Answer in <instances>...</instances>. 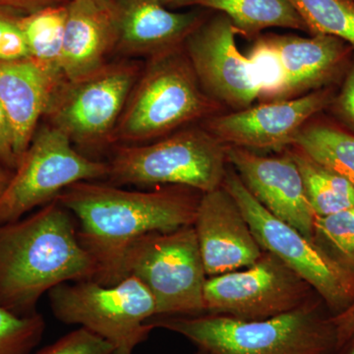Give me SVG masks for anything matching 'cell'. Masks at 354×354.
<instances>
[{
	"instance_id": "cell-1",
	"label": "cell",
	"mask_w": 354,
	"mask_h": 354,
	"mask_svg": "<svg viewBox=\"0 0 354 354\" xmlns=\"http://www.w3.org/2000/svg\"><path fill=\"white\" fill-rule=\"evenodd\" d=\"M201 195L181 186L139 191L81 181L57 200L78 223L79 241L97 267L94 281L113 286L124 279L123 258L130 244L151 232L193 225Z\"/></svg>"
},
{
	"instance_id": "cell-2",
	"label": "cell",
	"mask_w": 354,
	"mask_h": 354,
	"mask_svg": "<svg viewBox=\"0 0 354 354\" xmlns=\"http://www.w3.org/2000/svg\"><path fill=\"white\" fill-rule=\"evenodd\" d=\"M95 274L94 260L79 241L75 218L57 199L0 225V307L34 315L41 298L55 286Z\"/></svg>"
},
{
	"instance_id": "cell-3",
	"label": "cell",
	"mask_w": 354,
	"mask_h": 354,
	"mask_svg": "<svg viewBox=\"0 0 354 354\" xmlns=\"http://www.w3.org/2000/svg\"><path fill=\"white\" fill-rule=\"evenodd\" d=\"M322 304L312 298L293 311L261 320L203 313L160 317L148 323L213 354H332L337 330Z\"/></svg>"
},
{
	"instance_id": "cell-4",
	"label": "cell",
	"mask_w": 354,
	"mask_h": 354,
	"mask_svg": "<svg viewBox=\"0 0 354 354\" xmlns=\"http://www.w3.org/2000/svg\"><path fill=\"white\" fill-rule=\"evenodd\" d=\"M221 109L203 90L183 44L150 58L132 88L113 143H149Z\"/></svg>"
},
{
	"instance_id": "cell-5",
	"label": "cell",
	"mask_w": 354,
	"mask_h": 354,
	"mask_svg": "<svg viewBox=\"0 0 354 354\" xmlns=\"http://www.w3.org/2000/svg\"><path fill=\"white\" fill-rule=\"evenodd\" d=\"M111 185L181 186L211 192L223 186L227 146L204 127H185L162 138L118 147L108 162Z\"/></svg>"
},
{
	"instance_id": "cell-6",
	"label": "cell",
	"mask_w": 354,
	"mask_h": 354,
	"mask_svg": "<svg viewBox=\"0 0 354 354\" xmlns=\"http://www.w3.org/2000/svg\"><path fill=\"white\" fill-rule=\"evenodd\" d=\"M48 295L58 321L84 328L114 348L134 351L153 330L149 321L158 317L152 293L134 277L113 286L94 279L69 281Z\"/></svg>"
},
{
	"instance_id": "cell-7",
	"label": "cell",
	"mask_w": 354,
	"mask_h": 354,
	"mask_svg": "<svg viewBox=\"0 0 354 354\" xmlns=\"http://www.w3.org/2000/svg\"><path fill=\"white\" fill-rule=\"evenodd\" d=\"M123 277L138 279L152 293L158 317L205 313L207 276L193 225L147 234L132 242Z\"/></svg>"
},
{
	"instance_id": "cell-8",
	"label": "cell",
	"mask_w": 354,
	"mask_h": 354,
	"mask_svg": "<svg viewBox=\"0 0 354 354\" xmlns=\"http://www.w3.org/2000/svg\"><path fill=\"white\" fill-rule=\"evenodd\" d=\"M223 187L239 205L263 250L274 254L306 281L330 315H339L353 304V270L337 262L297 228L272 216L249 192L230 165Z\"/></svg>"
},
{
	"instance_id": "cell-9",
	"label": "cell",
	"mask_w": 354,
	"mask_h": 354,
	"mask_svg": "<svg viewBox=\"0 0 354 354\" xmlns=\"http://www.w3.org/2000/svg\"><path fill=\"white\" fill-rule=\"evenodd\" d=\"M140 74L136 64L121 62H109L75 80L64 78L51 95L44 116L84 155L95 152L113 143L114 130Z\"/></svg>"
},
{
	"instance_id": "cell-10",
	"label": "cell",
	"mask_w": 354,
	"mask_h": 354,
	"mask_svg": "<svg viewBox=\"0 0 354 354\" xmlns=\"http://www.w3.org/2000/svg\"><path fill=\"white\" fill-rule=\"evenodd\" d=\"M108 176V162L84 155L57 128L41 127L0 196V225L55 201L72 184Z\"/></svg>"
},
{
	"instance_id": "cell-11",
	"label": "cell",
	"mask_w": 354,
	"mask_h": 354,
	"mask_svg": "<svg viewBox=\"0 0 354 354\" xmlns=\"http://www.w3.org/2000/svg\"><path fill=\"white\" fill-rule=\"evenodd\" d=\"M314 292L297 272L264 251L249 267L207 279L205 312L261 320L299 308Z\"/></svg>"
},
{
	"instance_id": "cell-12",
	"label": "cell",
	"mask_w": 354,
	"mask_h": 354,
	"mask_svg": "<svg viewBox=\"0 0 354 354\" xmlns=\"http://www.w3.org/2000/svg\"><path fill=\"white\" fill-rule=\"evenodd\" d=\"M236 35L227 15L209 10L184 43L203 90L232 111L249 108L259 100L252 67L237 48Z\"/></svg>"
},
{
	"instance_id": "cell-13",
	"label": "cell",
	"mask_w": 354,
	"mask_h": 354,
	"mask_svg": "<svg viewBox=\"0 0 354 354\" xmlns=\"http://www.w3.org/2000/svg\"><path fill=\"white\" fill-rule=\"evenodd\" d=\"M330 101L332 93L320 88L293 99L214 114L203 127L227 147L281 152L293 146L300 130Z\"/></svg>"
},
{
	"instance_id": "cell-14",
	"label": "cell",
	"mask_w": 354,
	"mask_h": 354,
	"mask_svg": "<svg viewBox=\"0 0 354 354\" xmlns=\"http://www.w3.org/2000/svg\"><path fill=\"white\" fill-rule=\"evenodd\" d=\"M227 156L228 164L266 209L314 241L316 215L290 151L265 157L246 149L227 147Z\"/></svg>"
},
{
	"instance_id": "cell-15",
	"label": "cell",
	"mask_w": 354,
	"mask_h": 354,
	"mask_svg": "<svg viewBox=\"0 0 354 354\" xmlns=\"http://www.w3.org/2000/svg\"><path fill=\"white\" fill-rule=\"evenodd\" d=\"M193 227L208 278L249 267L264 252L223 186L201 195Z\"/></svg>"
},
{
	"instance_id": "cell-16",
	"label": "cell",
	"mask_w": 354,
	"mask_h": 354,
	"mask_svg": "<svg viewBox=\"0 0 354 354\" xmlns=\"http://www.w3.org/2000/svg\"><path fill=\"white\" fill-rule=\"evenodd\" d=\"M116 50L124 55L153 57L183 46L209 10L174 12L153 0H115Z\"/></svg>"
},
{
	"instance_id": "cell-17",
	"label": "cell",
	"mask_w": 354,
	"mask_h": 354,
	"mask_svg": "<svg viewBox=\"0 0 354 354\" xmlns=\"http://www.w3.org/2000/svg\"><path fill=\"white\" fill-rule=\"evenodd\" d=\"M118 44L115 0H71L68 3L62 71L75 80L109 64Z\"/></svg>"
},
{
	"instance_id": "cell-18",
	"label": "cell",
	"mask_w": 354,
	"mask_h": 354,
	"mask_svg": "<svg viewBox=\"0 0 354 354\" xmlns=\"http://www.w3.org/2000/svg\"><path fill=\"white\" fill-rule=\"evenodd\" d=\"M64 79L29 57L0 59V104L12 130L19 162L36 134L51 95Z\"/></svg>"
},
{
	"instance_id": "cell-19",
	"label": "cell",
	"mask_w": 354,
	"mask_h": 354,
	"mask_svg": "<svg viewBox=\"0 0 354 354\" xmlns=\"http://www.w3.org/2000/svg\"><path fill=\"white\" fill-rule=\"evenodd\" d=\"M286 72L285 100L320 90L341 68L348 44L327 35L310 38L295 35L268 34Z\"/></svg>"
},
{
	"instance_id": "cell-20",
	"label": "cell",
	"mask_w": 354,
	"mask_h": 354,
	"mask_svg": "<svg viewBox=\"0 0 354 354\" xmlns=\"http://www.w3.org/2000/svg\"><path fill=\"white\" fill-rule=\"evenodd\" d=\"M191 6L225 14L237 35L252 41L271 28L308 32L288 0H193Z\"/></svg>"
},
{
	"instance_id": "cell-21",
	"label": "cell",
	"mask_w": 354,
	"mask_h": 354,
	"mask_svg": "<svg viewBox=\"0 0 354 354\" xmlns=\"http://www.w3.org/2000/svg\"><path fill=\"white\" fill-rule=\"evenodd\" d=\"M67 17L68 4L48 7L18 18L29 58L60 76H64L62 57Z\"/></svg>"
},
{
	"instance_id": "cell-22",
	"label": "cell",
	"mask_w": 354,
	"mask_h": 354,
	"mask_svg": "<svg viewBox=\"0 0 354 354\" xmlns=\"http://www.w3.org/2000/svg\"><path fill=\"white\" fill-rule=\"evenodd\" d=\"M290 155L297 162L305 191L316 216L332 215L354 207V184L326 169L292 147Z\"/></svg>"
},
{
	"instance_id": "cell-23",
	"label": "cell",
	"mask_w": 354,
	"mask_h": 354,
	"mask_svg": "<svg viewBox=\"0 0 354 354\" xmlns=\"http://www.w3.org/2000/svg\"><path fill=\"white\" fill-rule=\"evenodd\" d=\"M292 147L354 184V135L324 123L307 122Z\"/></svg>"
},
{
	"instance_id": "cell-24",
	"label": "cell",
	"mask_w": 354,
	"mask_h": 354,
	"mask_svg": "<svg viewBox=\"0 0 354 354\" xmlns=\"http://www.w3.org/2000/svg\"><path fill=\"white\" fill-rule=\"evenodd\" d=\"M311 36L327 35L354 48V0H288Z\"/></svg>"
},
{
	"instance_id": "cell-25",
	"label": "cell",
	"mask_w": 354,
	"mask_h": 354,
	"mask_svg": "<svg viewBox=\"0 0 354 354\" xmlns=\"http://www.w3.org/2000/svg\"><path fill=\"white\" fill-rule=\"evenodd\" d=\"M254 77L259 87L261 102L285 100L286 78L278 50L268 34L261 35L253 41L246 55Z\"/></svg>"
},
{
	"instance_id": "cell-26",
	"label": "cell",
	"mask_w": 354,
	"mask_h": 354,
	"mask_svg": "<svg viewBox=\"0 0 354 354\" xmlns=\"http://www.w3.org/2000/svg\"><path fill=\"white\" fill-rule=\"evenodd\" d=\"M314 241L341 264L354 271V207L315 216Z\"/></svg>"
},
{
	"instance_id": "cell-27",
	"label": "cell",
	"mask_w": 354,
	"mask_h": 354,
	"mask_svg": "<svg viewBox=\"0 0 354 354\" xmlns=\"http://www.w3.org/2000/svg\"><path fill=\"white\" fill-rule=\"evenodd\" d=\"M44 330L46 322L39 312L19 316L0 307V354H31Z\"/></svg>"
},
{
	"instance_id": "cell-28",
	"label": "cell",
	"mask_w": 354,
	"mask_h": 354,
	"mask_svg": "<svg viewBox=\"0 0 354 354\" xmlns=\"http://www.w3.org/2000/svg\"><path fill=\"white\" fill-rule=\"evenodd\" d=\"M114 348L84 328L72 330L34 354H111Z\"/></svg>"
},
{
	"instance_id": "cell-29",
	"label": "cell",
	"mask_w": 354,
	"mask_h": 354,
	"mask_svg": "<svg viewBox=\"0 0 354 354\" xmlns=\"http://www.w3.org/2000/svg\"><path fill=\"white\" fill-rule=\"evenodd\" d=\"M20 15L0 7V59L29 57L18 18Z\"/></svg>"
},
{
	"instance_id": "cell-30",
	"label": "cell",
	"mask_w": 354,
	"mask_h": 354,
	"mask_svg": "<svg viewBox=\"0 0 354 354\" xmlns=\"http://www.w3.org/2000/svg\"><path fill=\"white\" fill-rule=\"evenodd\" d=\"M0 162L11 171H15L19 162L14 149L12 130L1 104H0Z\"/></svg>"
},
{
	"instance_id": "cell-31",
	"label": "cell",
	"mask_w": 354,
	"mask_h": 354,
	"mask_svg": "<svg viewBox=\"0 0 354 354\" xmlns=\"http://www.w3.org/2000/svg\"><path fill=\"white\" fill-rule=\"evenodd\" d=\"M335 109L342 120L354 129V65L349 69L337 101Z\"/></svg>"
},
{
	"instance_id": "cell-32",
	"label": "cell",
	"mask_w": 354,
	"mask_h": 354,
	"mask_svg": "<svg viewBox=\"0 0 354 354\" xmlns=\"http://www.w3.org/2000/svg\"><path fill=\"white\" fill-rule=\"evenodd\" d=\"M71 0H0V7L18 14L27 15L53 6H65Z\"/></svg>"
},
{
	"instance_id": "cell-33",
	"label": "cell",
	"mask_w": 354,
	"mask_h": 354,
	"mask_svg": "<svg viewBox=\"0 0 354 354\" xmlns=\"http://www.w3.org/2000/svg\"><path fill=\"white\" fill-rule=\"evenodd\" d=\"M337 330V346L354 335V302L339 315L332 316Z\"/></svg>"
},
{
	"instance_id": "cell-34",
	"label": "cell",
	"mask_w": 354,
	"mask_h": 354,
	"mask_svg": "<svg viewBox=\"0 0 354 354\" xmlns=\"http://www.w3.org/2000/svg\"><path fill=\"white\" fill-rule=\"evenodd\" d=\"M14 171H11L6 165H3L0 162V196L2 193L6 189L7 185L10 183L11 178H12Z\"/></svg>"
},
{
	"instance_id": "cell-35",
	"label": "cell",
	"mask_w": 354,
	"mask_h": 354,
	"mask_svg": "<svg viewBox=\"0 0 354 354\" xmlns=\"http://www.w3.org/2000/svg\"><path fill=\"white\" fill-rule=\"evenodd\" d=\"M158 2L160 6L167 7V8H179V7L191 6L193 0H153Z\"/></svg>"
},
{
	"instance_id": "cell-36",
	"label": "cell",
	"mask_w": 354,
	"mask_h": 354,
	"mask_svg": "<svg viewBox=\"0 0 354 354\" xmlns=\"http://www.w3.org/2000/svg\"><path fill=\"white\" fill-rule=\"evenodd\" d=\"M332 354H354V335L337 346Z\"/></svg>"
},
{
	"instance_id": "cell-37",
	"label": "cell",
	"mask_w": 354,
	"mask_h": 354,
	"mask_svg": "<svg viewBox=\"0 0 354 354\" xmlns=\"http://www.w3.org/2000/svg\"><path fill=\"white\" fill-rule=\"evenodd\" d=\"M133 351H127V349L114 348L111 354H132Z\"/></svg>"
},
{
	"instance_id": "cell-38",
	"label": "cell",
	"mask_w": 354,
	"mask_h": 354,
	"mask_svg": "<svg viewBox=\"0 0 354 354\" xmlns=\"http://www.w3.org/2000/svg\"><path fill=\"white\" fill-rule=\"evenodd\" d=\"M196 354H213L211 353H209V351H204V349H198V353Z\"/></svg>"
}]
</instances>
